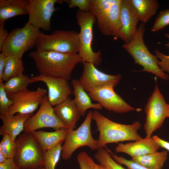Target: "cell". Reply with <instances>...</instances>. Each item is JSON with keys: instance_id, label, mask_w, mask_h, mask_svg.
<instances>
[{"instance_id": "obj_1", "label": "cell", "mask_w": 169, "mask_h": 169, "mask_svg": "<svg viewBox=\"0 0 169 169\" xmlns=\"http://www.w3.org/2000/svg\"><path fill=\"white\" fill-rule=\"evenodd\" d=\"M28 55L34 61L40 74L70 80L73 70L82 59L78 54H68L53 51L30 52Z\"/></svg>"}, {"instance_id": "obj_2", "label": "cell", "mask_w": 169, "mask_h": 169, "mask_svg": "<svg viewBox=\"0 0 169 169\" xmlns=\"http://www.w3.org/2000/svg\"><path fill=\"white\" fill-rule=\"evenodd\" d=\"M92 119L95 121L99 132L98 149L104 148L108 143L136 141L142 138L138 132L141 126L139 121L129 125L117 123L105 117L96 110L93 111Z\"/></svg>"}, {"instance_id": "obj_3", "label": "cell", "mask_w": 169, "mask_h": 169, "mask_svg": "<svg viewBox=\"0 0 169 169\" xmlns=\"http://www.w3.org/2000/svg\"><path fill=\"white\" fill-rule=\"evenodd\" d=\"M121 0H90V11L95 16L97 26L106 36L119 38L121 27L120 18Z\"/></svg>"}, {"instance_id": "obj_4", "label": "cell", "mask_w": 169, "mask_h": 169, "mask_svg": "<svg viewBox=\"0 0 169 169\" xmlns=\"http://www.w3.org/2000/svg\"><path fill=\"white\" fill-rule=\"evenodd\" d=\"M145 29L144 24H140L133 38L129 42L124 44L122 47L133 58L135 63L143 67L141 71L151 73L161 79L168 80L169 75L161 69L157 64V58L149 52L144 43Z\"/></svg>"}, {"instance_id": "obj_5", "label": "cell", "mask_w": 169, "mask_h": 169, "mask_svg": "<svg viewBox=\"0 0 169 169\" xmlns=\"http://www.w3.org/2000/svg\"><path fill=\"white\" fill-rule=\"evenodd\" d=\"M79 34L74 30H57L49 34L40 31L36 45L37 50L78 54L79 46Z\"/></svg>"}, {"instance_id": "obj_6", "label": "cell", "mask_w": 169, "mask_h": 169, "mask_svg": "<svg viewBox=\"0 0 169 169\" xmlns=\"http://www.w3.org/2000/svg\"><path fill=\"white\" fill-rule=\"evenodd\" d=\"M75 17L80 28L78 54L82 59V63H92L95 65H99L102 60L101 51L95 52L92 47L93 27L96 22V18L90 11L84 12L79 10L77 11Z\"/></svg>"}, {"instance_id": "obj_7", "label": "cell", "mask_w": 169, "mask_h": 169, "mask_svg": "<svg viewBox=\"0 0 169 169\" xmlns=\"http://www.w3.org/2000/svg\"><path fill=\"white\" fill-rule=\"evenodd\" d=\"M39 29L25 23L21 28L13 29L0 51L6 56L13 55L22 59L24 53L36 46Z\"/></svg>"}, {"instance_id": "obj_8", "label": "cell", "mask_w": 169, "mask_h": 169, "mask_svg": "<svg viewBox=\"0 0 169 169\" xmlns=\"http://www.w3.org/2000/svg\"><path fill=\"white\" fill-rule=\"evenodd\" d=\"M93 111L90 110L82 123L76 130L69 129L62 146L61 156L64 160H69L73 153L81 147L88 146L91 150H98L97 140L92 135L91 125Z\"/></svg>"}, {"instance_id": "obj_9", "label": "cell", "mask_w": 169, "mask_h": 169, "mask_svg": "<svg viewBox=\"0 0 169 169\" xmlns=\"http://www.w3.org/2000/svg\"><path fill=\"white\" fill-rule=\"evenodd\" d=\"M15 141L17 149L14 160L21 169L44 166L43 153L32 133L24 132Z\"/></svg>"}, {"instance_id": "obj_10", "label": "cell", "mask_w": 169, "mask_h": 169, "mask_svg": "<svg viewBox=\"0 0 169 169\" xmlns=\"http://www.w3.org/2000/svg\"><path fill=\"white\" fill-rule=\"evenodd\" d=\"M167 105L156 84L145 108L146 118L144 129L146 137H151L152 133L162 125L167 117Z\"/></svg>"}, {"instance_id": "obj_11", "label": "cell", "mask_w": 169, "mask_h": 169, "mask_svg": "<svg viewBox=\"0 0 169 169\" xmlns=\"http://www.w3.org/2000/svg\"><path fill=\"white\" fill-rule=\"evenodd\" d=\"M47 93L45 89L38 87L35 90H30L27 88L16 93L8 94V98L13 103L6 114L13 115L18 113L33 114L40 105Z\"/></svg>"}, {"instance_id": "obj_12", "label": "cell", "mask_w": 169, "mask_h": 169, "mask_svg": "<svg viewBox=\"0 0 169 169\" xmlns=\"http://www.w3.org/2000/svg\"><path fill=\"white\" fill-rule=\"evenodd\" d=\"M45 127L53 128L55 131L69 129L55 115L46 96L36 114L26 121L24 131L25 132L32 133L38 129Z\"/></svg>"}, {"instance_id": "obj_13", "label": "cell", "mask_w": 169, "mask_h": 169, "mask_svg": "<svg viewBox=\"0 0 169 169\" xmlns=\"http://www.w3.org/2000/svg\"><path fill=\"white\" fill-rule=\"evenodd\" d=\"M63 2L64 0H29L27 7L29 17L27 23L39 29L50 30L52 16L57 10L54 5Z\"/></svg>"}, {"instance_id": "obj_14", "label": "cell", "mask_w": 169, "mask_h": 169, "mask_svg": "<svg viewBox=\"0 0 169 169\" xmlns=\"http://www.w3.org/2000/svg\"><path fill=\"white\" fill-rule=\"evenodd\" d=\"M83 70L79 80L84 90L88 92L97 88L110 86L114 88L120 82V74H108L99 70L92 63L83 64Z\"/></svg>"}, {"instance_id": "obj_15", "label": "cell", "mask_w": 169, "mask_h": 169, "mask_svg": "<svg viewBox=\"0 0 169 169\" xmlns=\"http://www.w3.org/2000/svg\"><path fill=\"white\" fill-rule=\"evenodd\" d=\"M91 99L97 102L110 111L123 113L135 110L114 90V88L105 86L95 89L88 92Z\"/></svg>"}, {"instance_id": "obj_16", "label": "cell", "mask_w": 169, "mask_h": 169, "mask_svg": "<svg viewBox=\"0 0 169 169\" xmlns=\"http://www.w3.org/2000/svg\"><path fill=\"white\" fill-rule=\"evenodd\" d=\"M33 82L44 83L48 89V98L52 107L55 106L66 100L74 94L68 80L41 74L31 77Z\"/></svg>"}, {"instance_id": "obj_17", "label": "cell", "mask_w": 169, "mask_h": 169, "mask_svg": "<svg viewBox=\"0 0 169 169\" xmlns=\"http://www.w3.org/2000/svg\"><path fill=\"white\" fill-rule=\"evenodd\" d=\"M120 18L121 27L119 38L125 42H129L136 33L139 21L138 15L130 0H121Z\"/></svg>"}, {"instance_id": "obj_18", "label": "cell", "mask_w": 169, "mask_h": 169, "mask_svg": "<svg viewBox=\"0 0 169 169\" xmlns=\"http://www.w3.org/2000/svg\"><path fill=\"white\" fill-rule=\"evenodd\" d=\"M160 146L152 137L142 138L126 144L119 143L115 148L117 153H125L132 158L157 151Z\"/></svg>"}, {"instance_id": "obj_19", "label": "cell", "mask_w": 169, "mask_h": 169, "mask_svg": "<svg viewBox=\"0 0 169 169\" xmlns=\"http://www.w3.org/2000/svg\"><path fill=\"white\" fill-rule=\"evenodd\" d=\"M33 115V114H23L19 113L15 115H0L3 124L0 128V135L8 134L15 141L17 137L24 130L27 120Z\"/></svg>"}, {"instance_id": "obj_20", "label": "cell", "mask_w": 169, "mask_h": 169, "mask_svg": "<svg viewBox=\"0 0 169 169\" xmlns=\"http://www.w3.org/2000/svg\"><path fill=\"white\" fill-rule=\"evenodd\" d=\"M58 118L70 129H74L81 116L74 99L70 97L60 104L53 107Z\"/></svg>"}, {"instance_id": "obj_21", "label": "cell", "mask_w": 169, "mask_h": 169, "mask_svg": "<svg viewBox=\"0 0 169 169\" xmlns=\"http://www.w3.org/2000/svg\"><path fill=\"white\" fill-rule=\"evenodd\" d=\"M69 129H63L53 132L36 131L32 133L43 153L64 141Z\"/></svg>"}, {"instance_id": "obj_22", "label": "cell", "mask_w": 169, "mask_h": 169, "mask_svg": "<svg viewBox=\"0 0 169 169\" xmlns=\"http://www.w3.org/2000/svg\"><path fill=\"white\" fill-rule=\"evenodd\" d=\"M29 0H0V24L16 16L28 14Z\"/></svg>"}, {"instance_id": "obj_23", "label": "cell", "mask_w": 169, "mask_h": 169, "mask_svg": "<svg viewBox=\"0 0 169 169\" xmlns=\"http://www.w3.org/2000/svg\"><path fill=\"white\" fill-rule=\"evenodd\" d=\"M71 84L73 89L74 98V99L81 115H84L86 111L92 108L95 110L102 109L103 107L98 103H92L89 95L80 84L79 80L73 79Z\"/></svg>"}, {"instance_id": "obj_24", "label": "cell", "mask_w": 169, "mask_h": 169, "mask_svg": "<svg viewBox=\"0 0 169 169\" xmlns=\"http://www.w3.org/2000/svg\"><path fill=\"white\" fill-rule=\"evenodd\" d=\"M140 21L148 22L156 13L159 5L156 0H130Z\"/></svg>"}, {"instance_id": "obj_25", "label": "cell", "mask_w": 169, "mask_h": 169, "mask_svg": "<svg viewBox=\"0 0 169 169\" xmlns=\"http://www.w3.org/2000/svg\"><path fill=\"white\" fill-rule=\"evenodd\" d=\"M166 150L132 158V160L149 169H162L167 158Z\"/></svg>"}, {"instance_id": "obj_26", "label": "cell", "mask_w": 169, "mask_h": 169, "mask_svg": "<svg viewBox=\"0 0 169 169\" xmlns=\"http://www.w3.org/2000/svg\"><path fill=\"white\" fill-rule=\"evenodd\" d=\"M24 69L22 59L13 55L6 56L2 80L6 82L12 77L23 74Z\"/></svg>"}, {"instance_id": "obj_27", "label": "cell", "mask_w": 169, "mask_h": 169, "mask_svg": "<svg viewBox=\"0 0 169 169\" xmlns=\"http://www.w3.org/2000/svg\"><path fill=\"white\" fill-rule=\"evenodd\" d=\"M33 82L31 77L22 74L12 77L3 83V87L8 95L25 90L29 84Z\"/></svg>"}, {"instance_id": "obj_28", "label": "cell", "mask_w": 169, "mask_h": 169, "mask_svg": "<svg viewBox=\"0 0 169 169\" xmlns=\"http://www.w3.org/2000/svg\"><path fill=\"white\" fill-rule=\"evenodd\" d=\"M62 143L43 153L45 169H55L61 155Z\"/></svg>"}, {"instance_id": "obj_29", "label": "cell", "mask_w": 169, "mask_h": 169, "mask_svg": "<svg viewBox=\"0 0 169 169\" xmlns=\"http://www.w3.org/2000/svg\"><path fill=\"white\" fill-rule=\"evenodd\" d=\"M94 157L99 164L108 169H125L115 161L108 150L104 148L97 150Z\"/></svg>"}, {"instance_id": "obj_30", "label": "cell", "mask_w": 169, "mask_h": 169, "mask_svg": "<svg viewBox=\"0 0 169 169\" xmlns=\"http://www.w3.org/2000/svg\"><path fill=\"white\" fill-rule=\"evenodd\" d=\"M0 143V153L8 159H14L17 152V145L7 134L3 136Z\"/></svg>"}, {"instance_id": "obj_31", "label": "cell", "mask_w": 169, "mask_h": 169, "mask_svg": "<svg viewBox=\"0 0 169 169\" xmlns=\"http://www.w3.org/2000/svg\"><path fill=\"white\" fill-rule=\"evenodd\" d=\"M169 25V9L160 12L156 18L151 29L155 32L163 29Z\"/></svg>"}, {"instance_id": "obj_32", "label": "cell", "mask_w": 169, "mask_h": 169, "mask_svg": "<svg viewBox=\"0 0 169 169\" xmlns=\"http://www.w3.org/2000/svg\"><path fill=\"white\" fill-rule=\"evenodd\" d=\"M4 82L0 81V115H4L9 108L13 104V102L8 97L3 87Z\"/></svg>"}, {"instance_id": "obj_33", "label": "cell", "mask_w": 169, "mask_h": 169, "mask_svg": "<svg viewBox=\"0 0 169 169\" xmlns=\"http://www.w3.org/2000/svg\"><path fill=\"white\" fill-rule=\"evenodd\" d=\"M165 36L169 39L168 33L165 34ZM166 45L169 48V42ZM155 53L156 58L161 60L157 61V64L161 69L164 72H166L169 74V55H165L157 50H155Z\"/></svg>"}, {"instance_id": "obj_34", "label": "cell", "mask_w": 169, "mask_h": 169, "mask_svg": "<svg viewBox=\"0 0 169 169\" xmlns=\"http://www.w3.org/2000/svg\"><path fill=\"white\" fill-rule=\"evenodd\" d=\"M77 159L80 169H94L95 163L85 151L79 153Z\"/></svg>"}, {"instance_id": "obj_35", "label": "cell", "mask_w": 169, "mask_h": 169, "mask_svg": "<svg viewBox=\"0 0 169 169\" xmlns=\"http://www.w3.org/2000/svg\"><path fill=\"white\" fill-rule=\"evenodd\" d=\"M107 150L111 153L112 157L115 161L120 164L125 165L129 169H149L133 161L132 160L127 159L123 156H118L110 150Z\"/></svg>"}, {"instance_id": "obj_36", "label": "cell", "mask_w": 169, "mask_h": 169, "mask_svg": "<svg viewBox=\"0 0 169 169\" xmlns=\"http://www.w3.org/2000/svg\"><path fill=\"white\" fill-rule=\"evenodd\" d=\"M64 2L67 3L69 8L77 7L82 11H90V0H65Z\"/></svg>"}, {"instance_id": "obj_37", "label": "cell", "mask_w": 169, "mask_h": 169, "mask_svg": "<svg viewBox=\"0 0 169 169\" xmlns=\"http://www.w3.org/2000/svg\"><path fill=\"white\" fill-rule=\"evenodd\" d=\"M0 169H21L16 164L14 159H8L5 162L0 163Z\"/></svg>"}, {"instance_id": "obj_38", "label": "cell", "mask_w": 169, "mask_h": 169, "mask_svg": "<svg viewBox=\"0 0 169 169\" xmlns=\"http://www.w3.org/2000/svg\"><path fill=\"white\" fill-rule=\"evenodd\" d=\"M5 24V23L0 24V49L9 35L7 30L4 28Z\"/></svg>"}, {"instance_id": "obj_39", "label": "cell", "mask_w": 169, "mask_h": 169, "mask_svg": "<svg viewBox=\"0 0 169 169\" xmlns=\"http://www.w3.org/2000/svg\"><path fill=\"white\" fill-rule=\"evenodd\" d=\"M155 140L160 147L164 148L169 151V142L162 139L157 136L152 137Z\"/></svg>"}, {"instance_id": "obj_40", "label": "cell", "mask_w": 169, "mask_h": 169, "mask_svg": "<svg viewBox=\"0 0 169 169\" xmlns=\"http://www.w3.org/2000/svg\"><path fill=\"white\" fill-rule=\"evenodd\" d=\"M6 55L1 52L0 54V81L2 80V76L4 70L5 59Z\"/></svg>"}, {"instance_id": "obj_41", "label": "cell", "mask_w": 169, "mask_h": 169, "mask_svg": "<svg viewBox=\"0 0 169 169\" xmlns=\"http://www.w3.org/2000/svg\"><path fill=\"white\" fill-rule=\"evenodd\" d=\"M94 169H108L105 166L99 164L95 163Z\"/></svg>"}, {"instance_id": "obj_42", "label": "cell", "mask_w": 169, "mask_h": 169, "mask_svg": "<svg viewBox=\"0 0 169 169\" xmlns=\"http://www.w3.org/2000/svg\"><path fill=\"white\" fill-rule=\"evenodd\" d=\"M7 159L4 155L0 153V163L5 162Z\"/></svg>"}, {"instance_id": "obj_43", "label": "cell", "mask_w": 169, "mask_h": 169, "mask_svg": "<svg viewBox=\"0 0 169 169\" xmlns=\"http://www.w3.org/2000/svg\"><path fill=\"white\" fill-rule=\"evenodd\" d=\"M166 117L169 118V104H168L167 109Z\"/></svg>"}, {"instance_id": "obj_44", "label": "cell", "mask_w": 169, "mask_h": 169, "mask_svg": "<svg viewBox=\"0 0 169 169\" xmlns=\"http://www.w3.org/2000/svg\"><path fill=\"white\" fill-rule=\"evenodd\" d=\"M29 169H45L44 166H40Z\"/></svg>"}, {"instance_id": "obj_45", "label": "cell", "mask_w": 169, "mask_h": 169, "mask_svg": "<svg viewBox=\"0 0 169 169\" xmlns=\"http://www.w3.org/2000/svg\"></svg>"}]
</instances>
